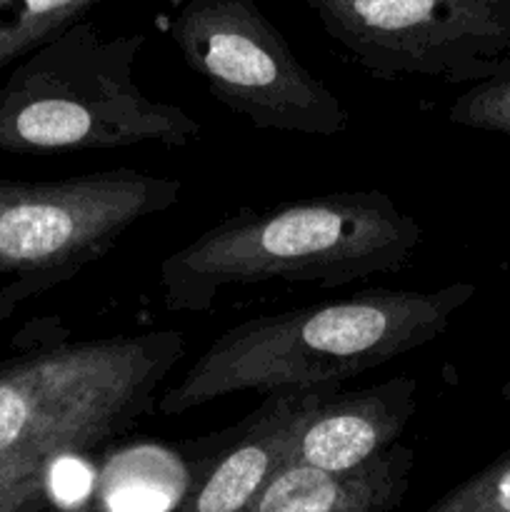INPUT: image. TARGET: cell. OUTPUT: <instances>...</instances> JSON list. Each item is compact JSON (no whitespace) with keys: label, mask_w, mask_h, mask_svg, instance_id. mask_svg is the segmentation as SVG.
<instances>
[{"label":"cell","mask_w":510,"mask_h":512,"mask_svg":"<svg viewBox=\"0 0 510 512\" xmlns=\"http://www.w3.org/2000/svg\"><path fill=\"white\" fill-rule=\"evenodd\" d=\"M340 385L283 388L263 395L238 425L215 435V453L198 463L168 512H240L285 465L313 410Z\"/></svg>","instance_id":"obj_8"},{"label":"cell","mask_w":510,"mask_h":512,"mask_svg":"<svg viewBox=\"0 0 510 512\" xmlns=\"http://www.w3.org/2000/svg\"><path fill=\"white\" fill-rule=\"evenodd\" d=\"M425 240L415 215L383 190H338L210 225L160 263L163 305L208 313L225 290L265 283L340 288L400 273Z\"/></svg>","instance_id":"obj_2"},{"label":"cell","mask_w":510,"mask_h":512,"mask_svg":"<svg viewBox=\"0 0 510 512\" xmlns=\"http://www.w3.org/2000/svg\"><path fill=\"white\" fill-rule=\"evenodd\" d=\"M308 8L378 80L470 88L510 70V0H308Z\"/></svg>","instance_id":"obj_7"},{"label":"cell","mask_w":510,"mask_h":512,"mask_svg":"<svg viewBox=\"0 0 510 512\" xmlns=\"http://www.w3.org/2000/svg\"><path fill=\"white\" fill-rule=\"evenodd\" d=\"M420 383L398 375L355 393H333L300 428L285 463L350 473L393 448L418 410Z\"/></svg>","instance_id":"obj_9"},{"label":"cell","mask_w":510,"mask_h":512,"mask_svg":"<svg viewBox=\"0 0 510 512\" xmlns=\"http://www.w3.org/2000/svg\"><path fill=\"white\" fill-rule=\"evenodd\" d=\"M500 395H503V398L510 403V375H508V380H505L503 388H500Z\"/></svg>","instance_id":"obj_14"},{"label":"cell","mask_w":510,"mask_h":512,"mask_svg":"<svg viewBox=\"0 0 510 512\" xmlns=\"http://www.w3.org/2000/svg\"><path fill=\"white\" fill-rule=\"evenodd\" d=\"M185 355L178 330L70 338L55 325L0 360V512H53L65 465L158 408Z\"/></svg>","instance_id":"obj_1"},{"label":"cell","mask_w":510,"mask_h":512,"mask_svg":"<svg viewBox=\"0 0 510 512\" xmlns=\"http://www.w3.org/2000/svg\"><path fill=\"white\" fill-rule=\"evenodd\" d=\"M183 183L133 168L0 178V320L78 278L135 225L180 203Z\"/></svg>","instance_id":"obj_5"},{"label":"cell","mask_w":510,"mask_h":512,"mask_svg":"<svg viewBox=\"0 0 510 512\" xmlns=\"http://www.w3.org/2000/svg\"><path fill=\"white\" fill-rule=\"evenodd\" d=\"M413 468L415 450L403 443L350 473L285 463L240 512H390L403 500Z\"/></svg>","instance_id":"obj_10"},{"label":"cell","mask_w":510,"mask_h":512,"mask_svg":"<svg viewBox=\"0 0 510 512\" xmlns=\"http://www.w3.org/2000/svg\"><path fill=\"white\" fill-rule=\"evenodd\" d=\"M473 295V283L438 290L373 288L255 315L220 333L160 393L155 413L178 418L248 390L268 395L283 388L340 385L438 340Z\"/></svg>","instance_id":"obj_3"},{"label":"cell","mask_w":510,"mask_h":512,"mask_svg":"<svg viewBox=\"0 0 510 512\" xmlns=\"http://www.w3.org/2000/svg\"><path fill=\"white\" fill-rule=\"evenodd\" d=\"M103 0H0V70L85 20Z\"/></svg>","instance_id":"obj_11"},{"label":"cell","mask_w":510,"mask_h":512,"mask_svg":"<svg viewBox=\"0 0 510 512\" xmlns=\"http://www.w3.org/2000/svg\"><path fill=\"white\" fill-rule=\"evenodd\" d=\"M428 512H510V450L445 493Z\"/></svg>","instance_id":"obj_13"},{"label":"cell","mask_w":510,"mask_h":512,"mask_svg":"<svg viewBox=\"0 0 510 512\" xmlns=\"http://www.w3.org/2000/svg\"><path fill=\"white\" fill-rule=\"evenodd\" d=\"M448 120L458 128L510 138V70L465 88L450 103Z\"/></svg>","instance_id":"obj_12"},{"label":"cell","mask_w":510,"mask_h":512,"mask_svg":"<svg viewBox=\"0 0 510 512\" xmlns=\"http://www.w3.org/2000/svg\"><path fill=\"white\" fill-rule=\"evenodd\" d=\"M143 48L145 35H108L80 20L15 63L0 83V153L198 143L203 123L180 105L150 98L140 85Z\"/></svg>","instance_id":"obj_4"},{"label":"cell","mask_w":510,"mask_h":512,"mask_svg":"<svg viewBox=\"0 0 510 512\" xmlns=\"http://www.w3.org/2000/svg\"><path fill=\"white\" fill-rule=\"evenodd\" d=\"M170 40L208 93L255 128L308 138L348 130V108L255 0H185Z\"/></svg>","instance_id":"obj_6"}]
</instances>
